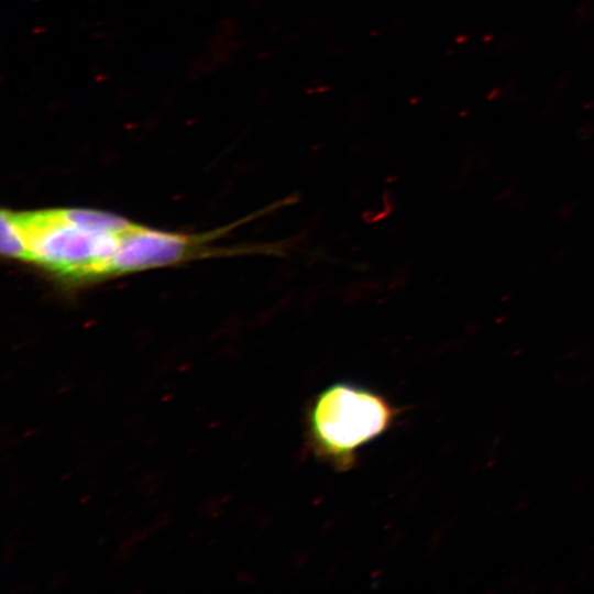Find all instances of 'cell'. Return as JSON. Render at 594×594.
Listing matches in <instances>:
<instances>
[{"mask_svg":"<svg viewBox=\"0 0 594 594\" xmlns=\"http://www.w3.org/2000/svg\"><path fill=\"white\" fill-rule=\"evenodd\" d=\"M395 417V407L378 392L336 382L318 393L308 407V443L317 458L348 470L358 451L384 435Z\"/></svg>","mask_w":594,"mask_h":594,"instance_id":"1","label":"cell"},{"mask_svg":"<svg viewBox=\"0 0 594 594\" xmlns=\"http://www.w3.org/2000/svg\"><path fill=\"white\" fill-rule=\"evenodd\" d=\"M8 212L24 238L25 261L69 279L109 275L125 233L86 227L74 220L67 208Z\"/></svg>","mask_w":594,"mask_h":594,"instance_id":"2","label":"cell"},{"mask_svg":"<svg viewBox=\"0 0 594 594\" xmlns=\"http://www.w3.org/2000/svg\"><path fill=\"white\" fill-rule=\"evenodd\" d=\"M199 242L194 237L134 224L121 238L109 275L170 265L190 257Z\"/></svg>","mask_w":594,"mask_h":594,"instance_id":"3","label":"cell"},{"mask_svg":"<svg viewBox=\"0 0 594 594\" xmlns=\"http://www.w3.org/2000/svg\"><path fill=\"white\" fill-rule=\"evenodd\" d=\"M170 397H173V394H170V395H165V396L162 398V400H163V402H166V400H168Z\"/></svg>","mask_w":594,"mask_h":594,"instance_id":"4","label":"cell"}]
</instances>
